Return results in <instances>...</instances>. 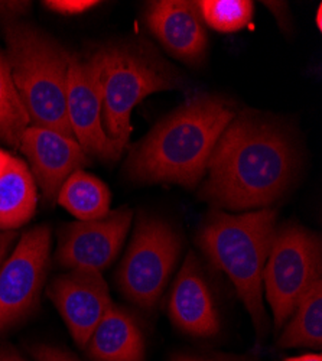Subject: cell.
Listing matches in <instances>:
<instances>
[{"mask_svg":"<svg viewBox=\"0 0 322 361\" xmlns=\"http://www.w3.org/2000/svg\"><path fill=\"white\" fill-rule=\"evenodd\" d=\"M146 22L163 48L181 61L198 66L206 59L209 38L195 2H152L146 12Z\"/></svg>","mask_w":322,"mask_h":361,"instance_id":"13","label":"cell"},{"mask_svg":"<svg viewBox=\"0 0 322 361\" xmlns=\"http://www.w3.org/2000/svg\"><path fill=\"white\" fill-rule=\"evenodd\" d=\"M181 253V237L163 220L142 216L117 272L122 293L143 310H152Z\"/></svg>","mask_w":322,"mask_h":361,"instance_id":"7","label":"cell"},{"mask_svg":"<svg viewBox=\"0 0 322 361\" xmlns=\"http://www.w3.org/2000/svg\"><path fill=\"white\" fill-rule=\"evenodd\" d=\"M92 56L99 73L104 132L125 150L135 106L152 93L182 88L185 80L151 44L140 39L106 47Z\"/></svg>","mask_w":322,"mask_h":361,"instance_id":"5","label":"cell"},{"mask_svg":"<svg viewBox=\"0 0 322 361\" xmlns=\"http://www.w3.org/2000/svg\"><path fill=\"white\" fill-rule=\"evenodd\" d=\"M15 238H16L15 231H0V266L4 264L5 256L9 250V247L12 246Z\"/></svg>","mask_w":322,"mask_h":361,"instance_id":"24","label":"cell"},{"mask_svg":"<svg viewBox=\"0 0 322 361\" xmlns=\"http://www.w3.org/2000/svg\"><path fill=\"white\" fill-rule=\"evenodd\" d=\"M321 252L319 237L301 226H286L276 231L263 270V286L278 329L321 279Z\"/></svg>","mask_w":322,"mask_h":361,"instance_id":"6","label":"cell"},{"mask_svg":"<svg viewBox=\"0 0 322 361\" xmlns=\"http://www.w3.org/2000/svg\"><path fill=\"white\" fill-rule=\"evenodd\" d=\"M9 161H11V155H9V154H6L5 150L0 149V175H2V173H4V171L6 169V166H8Z\"/></svg>","mask_w":322,"mask_h":361,"instance_id":"28","label":"cell"},{"mask_svg":"<svg viewBox=\"0 0 322 361\" xmlns=\"http://www.w3.org/2000/svg\"><path fill=\"white\" fill-rule=\"evenodd\" d=\"M32 355L37 361H81L74 354L64 348L47 344L35 345L32 348Z\"/></svg>","mask_w":322,"mask_h":361,"instance_id":"22","label":"cell"},{"mask_svg":"<svg viewBox=\"0 0 322 361\" xmlns=\"http://www.w3.org/2000/svg\"><path fill=\"white\" fill-rule=\"evenodd\" d=\"M0 361H23L13 350L0 347Z\"/></svg>","mask_w":322,"mask_h":361,"instance_id":"25","label":"cell"},{"mask_svg":"<svg viewBox=\"0 0 322 361\" xmlns=\"http://www.w3.org/2000/svg\"><path fill=\"white\" fill-rule=\"evenodd\" d=\"M67 116L74 139L87 155L109 162L120 158L123 149L106 135L103 128L101 90L93 56L70 55Z\"/></svg>","mask_w":322,"mask_h":361,"instance_id":"9","label":"cell"},{"mask_svg":"<svg viewBox=\"0 0 322 361\" xmlns=\"http://www.w3.org/2000/svg\"><path fill=\"white\" fill-rule=\"evenodd\" d=\"M6 63L32 126L74 137L67 116L70 55L60 42L23 22L4 23Z\"/></svg>","mask_w":322,"mask_h":361,"instance_id":"4","label":"cell"},{"mask_svg":"<svg viewBox=\"0 0 322 361\" xmlns=\"http://www.w3.org/2000/svg\"><path fill=\"white\" fill-rule=\"evenodd\" d=\"M173 325L192 337L209 338L220 331V317L211 290L192 253L184 262L169 298Z\"/></svg>","mask_w":322,"mask_h":361,"instance_id":"14","label":"cell"},{"mask_svg":"<svg viewBox=\"0 0 322 361\" xmlns=\"http://www.w3.org/2000/svg\"><path fill=\"white\" fill-rule=\"evenodd\" d=\"M51 250V228L25 233L0 266V334L31 315L39 304Z\"/></svg>","mask_w":322,"mask_h":361,"instance_id":"8","label":"cell"},{"mask_svg":"<svg viewBox=\"0 0 322 361\" xmlns=\"http://www.w3.org/2000/svg\"><path fill=\"white\" fill-rule=\"evenodd\" d=\"M85 348L94 361H144V340L137 321L130 312L114 305L103 317Z\"/></svg>","mask_w":322,"mask_h":361,"instance_id":"15","label":"cell"},{"mask_svg":"<svg viewBox=\"0 0 322 361\" xmlns=\"http://www.w3.org/2000/svg\"><path fill=\"white\" fill-rule=\"evenodd\" d=\"M276 231V212L263 208L244 214L214 212L202 223L197 237L201 252L236 288L259 337L268 326L263 270Z\"/></svg>","mask_w":322,"mask_h":361,"instance_id":"3","label":"cell"},{"mask_svg":"<svg viewBox=\"0 0 322 361\" xmlns=\"http://www.w3.org/2000/svg\"><path fill=\"white\" fill-rule=\"evenodd\" d=\"M35 180L25 162L11 157L0 175V231H15L34 217L37 208Z\"/></svg>","mask_w":322,"mask_h":361,"instance_id":"16","label":"cell"},{"mask_svg":"<svg viewBox=\"0 0 322 361\" xmlns=\"http://www.w3.org/2000/svg\"><path fill=\"white\" fill-rule=\"evenodd\" d=\"M292 321L286 325L279 338L283 348L309 347L321 348L322 345V281L318 279L305 293Z\"/></svg>","mask_w":322,"mask_h":361,"instance_id":"18","label":"cell"},{"mask_svg":"<svg viewBox=\"0 0 322 361\" xmlns=\"http://www.w3.org/2000/svg\"><path fill=\"white\" fill-rule=\"evenodd\" d=\"M171 361H209V360L197 358V357L187 355V354H173V355L171 357Z\"/></svg>","mask_w":322,"mask_h":361,"instance_id":"27","label":"cell"},{"mask_svg":"<svg viewBox=\"0 0 322 361\" xmlns=\"http://www.w3.org/2000/svg\"><path fill=\"white\" fill-rule=\"evenodd\" d=\"M31 8V2H0V20L13 22L15 18L26 13Z\"/></svg>","mask_w":322,"mask_h":361,"instance_id":"23","label":"cell"},{"mask_svg":"<svg viewBox=\"0 0 322 361\" xmlns=\"http://www.w3.org/2000/svg\"><path fill=\"white\" fill-rule=\"evenodd\" d=\"M132 216V209L123 207L100 220L66 226L60 234L56 262L71 270L100 272L109 267L125 243Z\"/></svg>","mask_w":322,"mask_h":361,"instance_id":"10","label":"cell"},{"mask_svg":"<svg viewBox=\"0 0 322 361\" xmlns=\"http://www.w3.org/2000/svg\"><path fill=\"white\" fill-rule=\"evenodd\" d=\"M44 5L61 15H80L94 8L99 2H93V0H49V2H44Z\"/></svg>","mask_w":322,"mask_h":361,"instance_id":"21","label":"cell"},{"mask_svg":"<svg viewBox=\"0 0 322 361\" xmlns=\"http://www.w3.org/2000/svg\"><path fill=\"white\" fill-rule=\"evenodd\" d=\"M110 191L97 176L82 169L71 173L58 192L56 201L80 221L100 220L109 214Z\"/></svg>","mask_w":322,"mask_h":361,"instance_id":"17","label":"cell"},{"mask_svg":"<svg viewBox=\"0 0 322 361\" xmlns=\"http://www.w3.org/2000/svg\"><path fill=\"white\" fill-rule=\"evenodd\" d=\"M195 4L202 20L224 34L240 31L253 18V4L249 0H201Z\"/></svg>","mask_w":322,"mask_h":361,"instance_id":"20","label":"cell"},{"mask_svg":"<svg viewBox=\"0 0 322 361\" xmlns=\"http://www.w3.org/2000/svg\"><path fill=\"white\" fill-rule=\"evenodd\" d=\"M233 118L231 106L218 96L198 93L190 97L133 147L126 162L128 176L137 183L195 188Z\"/></svg>","mask_w":322,"mask_h":361,"instance_id":"2","label":"cell"},{"mask_svg":"<svg viewBox=\"0 0 322 361\" xmlns=\"http://www.w3.org/2000/svg\"><path fill=\"white\" fill-rule=\"evenodd\" d=\"M295 169L289 137L275 125L243 114L217 140L199 198L234 212L268 207L289 187Z\"/></svg>","mask_w":322,"mask_h":361,"instance_id":"1","label":"cell"},{"mask_svg":"<svg viewBox=\"0 0 322 361\" xmlns=\"http://www.w3.org/2000/svg\"><path fill=\"white\" fill-rule=\"evenodd\" d=\"M48 296L81 348L87 345L103 317L113 307L101 274L92 270H71L55 278L48 288Z\"/></svg>","mask_w":322,"mask_h":361,"instance_id":"11","label":"cell"},{"mask_svg":"<svg viewBox=\"0 0 322 361\" xmlns=\"http://www.w3.org/2000/svg\"><path fill=\"white\" fill-rule=\"evenodd\" d=\"M285 361H322L321 354H302L298 357H289Z\"/></svg>","mask_w":322,"mask_h":361,"instance_id":"26","label":"cell"},{"mask_svg":"<svg viewBox=\"0 0 322 361\" xmlns=\"http://www.w3.org/2000/svg\"><path fill=\"white\" fill-rule=\"evenodd\" d=\"M29 125L31 120L12 81L6 58L0 54V140L19 147Z\"/></svg>","mask_w":322,"mask_h":361,"instance_id":"19","label":"cell"},{"mask_svg":"<svg viewBox=\"0 0 322 361\" xmlns=\"http://www.w3.org/2000/svg\"><path fill=\"white\" fill-rule=\"evenodd\" d=\"M19 147L31 164L47 202L56 201L67 178L89 164V155L74 137L47 128L29 126Z\"/></svg>","mask_w":322,"mask_h":361,"instance_id":"12","label":"cell"},{"mask_svg":"<svg viewBox=\"0 0 322 361\" xmlns=\"http://www.w3.org/2000/svg\"><path fill=\"white\" fill-rule=\"evenodd\" d=\"M321 16H322V6H318V12H316V26H318V29H321V26H322Z\"/></svg>","mask_w":322,"mask_h":361,"instance_id":"29","label":"cell"}]
</instances>
